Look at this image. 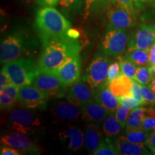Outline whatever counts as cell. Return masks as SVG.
<instances>
[{"label":"cell","instance_id":"6da1fadb","mask_svg":"<svg viewBox=\"0 0 155 155\" xmlns=\"http://www.w3.org/2000/svg\"><path fill=\"white\" fill-rule=\"evenodd\" d=\"M38 66L41 73L55 74L58 69L70 58L79 55L82 48L80 40L68 36L44 38Z\"/></svg>","mask_w":155,"mask_h":155},{"label":"cell","instance_id":"7a4b0ae2","mask_svg":"<svg viewBox=\"0 0 155 155\" xmlns=\"http://www.w3.org/2000/svg\"><path fill=\"white\" fill-rule=\"evenodd\" d=\"M38 46V40L26 31L17 30L2 40L0 61L5 64L20 58H28Z\"/></svg>","mask_w":155,"mask_h":155},{"label":"cell","instance_id":"3957f363","mask_svg":"<svg viewBox=\"0 0 155 155\" xmlns=\"http://www.w3.org/2000/svg\"><path fill=\"white\" fill-rule=\"evenodd\" d=\"M35 28L40 38H61L68 36L71 23L62 13L53 7L38 9L35 17Z\"/></svg>","mask_w":155,"mask_h":155},{"label":"cell","instance_id":"277c9868","mask_svg":"<svg viewBox=\"0 0 155 155\" xmlns=\"http://www.w3.org/2000/svg\"><path fill=\"white\" fill-rule=\"evenodd\" d=\"M2 70L9 75L12 83L19 88L32 85L40 73L38 64L30 58H20L8 62Z\"/></svg>","mask_w":155,"mask_h":155},{"label":"cell","instance_id":"5b68a950","mask_svg":"<svg viewBox=\"0 0 155 155\" xmlns=\"http://www.w3.org/2000/svg\"><path fill=\"white\" fill-rule=\"evenodd\" d=\"M111 59L104 52L98 51L83 75L82 79L92 89L108 84L107 75Z\"/></svg>","mask_w":155,"mask_h":155},{"label":"cell","instance_id":"8992f818","mask_svg":"<svg viewBox=\"0 0 155 155\" xmlns=\"http://www.w3.org/2000/svg\"><path fill=\"white\" fill-rule=\"evenodd\" d=\"M130 35V29L106 30L101 44V50L106 55L120 58L127 48Z\"/></svg>","mask_w":155,"mask_h":155},{"label":"cell","instance_id":"52a82bcc","mask_svg":"<svg viewBox=\"0 0 155 155\" xmlns=\"http://www.w3.org/2000/svg\"><path fill=\"white\" fill-rule=\"evenodd\" d=\"M32 85L43 93L49 99H57L65 96L68 87L56 75L41 72L37 75Z\"/></svg>","mask_w":155,"mask_h":155},{"label":"cell","instance_id":"ba28073f","mask_svg":"<svg viewBox=\"0 0 155 155\" xmlns=\"http://www.w3.org/2000/svg\"><path fill=\"white\" fill-rule=\"evenodd\" d=\"M9 123L12 130L25 134L41 126V121L38 116L25 108L12 109L9 115Z\"/></svg>","mask_w":155,"mask_h":155},{"label":"cell","instance_id":"9c48e42d","mask_svg":"<svg viewBox=\"0 0 155 155\" xmlns=\"http://www.w3.org/2000/svg\"><path fill=\"white\" fill-rule=\"evenodd\" d=\"M155 42V23H141L136 27L128 42L127 50H149Z\"/></svg>","mask_w":155,"mask_h":155},{"label":"cell","instance_id":"30bf717a","mask_svg":"<svg viewBox=\"0 0 155 155\" xmlns=\"http://www.w3.org/2000/svg\"><path fill=\"white\" fill-rule=\"evenodd\" d=\"M49 98L33 85L19 88L18 104L27 109H46Z\"/></svg>","mask_w":155,"mask_h":155},{"label":"cell","instance_id":"8fae6325","mask_svg":"<svg viewBox=\"0 0 155 155\" xmlns=\"http://www.w3.org/2000/svg\"><path fill=\"white\" fill-rule=\"evenodd\" d=\"M1 144L19 150L22 154H40L41 149L25 134L15 131L5 134L1 138Z\"/></svg>","mask_w":155,"mask_h":155},{"label":"cell","instance_id":"7c38bea8","mask_svg":"<svg viewBox=\"0 0 155 155\" xmlns=\"http://www.w3.org/2000/svg\"><path fill=\"white\" fill-rule=\"evenodd\" d=\"M136 17L127 9L113 6L108 12V24L106 30L131 29L135 25Z\"/></svg>","mask_w":155,"mask_h":155},{"label":"cell","instance_id":"4fadbf2b","mask_svg":"<svg viewBox=\"0 0 155 155\" xmlns=\"http://www.w3.org/2000/svg\"><path fill=\"white\" fill-rule=\"evenodd\" d=\"M81 58L79 55L70 58L58 69L55 75L67 86L81 79Z\"/></svg>","mask_w":155,"mask_h":155},{"label":"cell","instance_id":"5bb4252c","mask_svg":"<svg viewBox=\"0 0 155 155\" xmlns=\"http://www.w3.org/2000/svg\"><path fill=\"white\" fill-rule=\"evenodd\" d=\"M93 98L92 88L83 79L71 85L65 94V98L68 101L78 106H83Z\"/></svg>","mask_w":155,"mask_h":155},{"label":"cell","instance_id":"9a60e30c","mask_svg":"<svg viewBox=\"0 0 155 155\" xmlns=\"http://www.w3.org/2000/svg\"><path fill=\"white\" fill-rule=\"evenodd\" d=\"M54 119L58 122H71L78 120L81 116V106L69 101H60L51 108Z\"/></svg>","mask_w":155,"mask_h":155},{"label":"cell","instance_id":"2e32d148","mask_svg":"<svg viewBox=\"0 0 155 155\" xmlns=\"http://www.w3.org/2000/svg\"><path fill=\"white\" fill-rule=\"evenodd\" d=\"M81 117L88 124H99L103 121L108 112L94 98L81 106Z\"/></svg>","mask_w":155,"mask_h":155},{"label":"cell","instance_id":"e0dca14e","mask_svg":"<svg viewBox=\"0 0 155 155\" xmlns=\"http://www.w3.org/2000/svg\"><path fill=\"white\" fill-rule=\"evenodd\" d=\"M92 90L94 99L104 106L108 113H114L120 104L117 97L108 88V84H104Z\"/></svg>","mask_w":155,"mask_h":155},{"label":"cell","instance_id":"ac0fdd59","mask_svg":"<svg viewBox=\"0 0 155 155\" xmlns=\"http://www.w3.org/2000/svg\"><path fill=\"white\" fill-rule=\"evenodd\" d=\"M58 137L68 149L72 151L80 150L84 144V134L79 128L68 127L58 134Z\"/></svg>","mask_w":155,"mask_h":155},{"label":"cell","instance_id":"d6986e66","mask_svg":"<svg viewBox=\"0 0 155 155\" xmlns=\"http://www.w3.org/2000/svg\"><path fill=\"white\" fill-rule=\"evenodd\" d=\"M103 133L98 124H88L84 131V144L87 152L92 154L103 141Z\"/></svg>","mask_w":155,"mask_h":155},{"label":"cell","instance_id":"ffe728a7","mask_svg":"<svg viewBox=\"0 0 155 155\" xmlns=\"http://www.w3.org/2000/svg\"><path fill=\"white\" fill-rule=\"evenodd\" d=\"M120 154L140 155L150 154L144 144H136L127 139L125 136H119L114 141Z\"/></svg>","mask_w":155,"mask_h":155},{"label":"cell","instance_id":"44dd1931","mask_svg":"<svg viewBox=\"0 0 155 155\" xmlns=\"http://www.w3.org/2000/svg\"><path fill=\"white\" fill-rule=\"evenodd\" d=\"M19 87L14 84L9 85L0 89V108L3 111H10L14 109L18 104Z\"/></svg>","mask_w":155,"mask_h":155},{"label":"cell","instance_id":"7402d4cb","mask_svg":"<svg viewBox=\"0 0 155 155\" xmlns=\"http://www.w3.org/2000/svg\"><path fill=\"white\" fill-rule=\"evenodd\" d=\"M132 86V79L122 74L117 78L112 81L108 84V88L116 97H120L126 95H131Z\"/></svg>","mask_w":155,"mask_h":155},{"label":"cell","instance_id":"603a6c76","mask_svg":"<svg viewBox=\"0 0 155 155\" xmlns=\"http://www.w3.org/2000/svg\"><path fill=\"white\" fill-rule=\"evenodd\" d=\"M111 6V0H85V18L102 15Z\"/></svg>","mask_w":155,"mask_h":155},{"label":"cell","instance_id":"cb8c5ba5","mask_svg":"<svg viewBox=\"0 0 155 155\" xmlns=\"http://www.w3.org/2000/svg\"><path fill=\"white\" fill-rule=\"evenodd\" d=\"M124 127L116 118L114 113H108L102 121L103 132L106 137L116 138L120 134Z\"/></svg>","mask_w":155,"mask_h":155},{"label":"cell","instance_id":"d4e9b609","mask_svg":"<svg viewBox=\"0 0 155 155\" xmlns=\"http://www.w3.org/2000/svg\"><path fill=\"white\" fill-rule=\"evenodd\" d=\"M124 57L129 60L137 66H148L150 64V52L149 50L132 49L127 50V54Z\"/></svg>","mask_w":155,"mask_h":155},{"label":"cell","instance_id":"484cf974","mask_svg":"<svg viewBox=\"0 0 155 155\" xmlns=\"http://www.w3.org/2000/svg\"><path fill=\"white\" fill-rule=\"evenodd\" d=\"M146 108L137 107L133 108L128 116L126 127L131 128L134 129H141L143 119Z\"/></svg>","mask_w":155,"mask_h":155},{"label":"cell","instance_id":"4316f807","mask_svg":"<svg viewBox=\"0 0 155 155\" xmlns=\"http://www.w3.org/2000/svg\"><path fill=\"white\" fill-rule=\"evenodd\" d=\"M94 155H118L120 153L116 147L114 141H111V139L106 137L103 139L99 147L93 153Z\"/></svg>","mask_w":155,"mask_h":155},{"label":"cell","instance_id":"83f0119b","mask_svg":"<svg viewBox=\"0 0 155 155\" xmlns=\"http://www.w3.org/2000/svg\"><path fill=\"white\" fill-rule=\"evenodd\" d=\"M151 133L152 131H145L142 129H134L126 127L125 137L131 142L136 144H144L145 141Z\"/></svg>","mask_w":155,"mask_h":155},{"label":"cell","instance_id":"f1b7e54d","mask_svg":"<svg viewBox=\"0 0 155 155\" xmlns=\"http://www.w3.org/2000/svg\"><path fill=\"white\" fill-rule=\"evenodd\" d=\"M155 129V106H149L146 108L141 129L145 131H152Z\"/></svg>","mask_w":155,"mask_h":155},{"label":"cell","instance_id":"f546056e","mask_svg":"<svg viewBox=\"0 0 155 155\" xmlns=\"http://www.w3.org/2000/svg\"><path fill=\"white\" fill-rule=\"evenodd\" d=\"M154 77L152 74V68L148 66L138 67L136 73V80L141 85L147 86L153 80Z\"/></svg>","mask_w":155,"mask_h":155},{"label":"cell","instance_id":"4dcf8cb0","mask_svg":"<svg viewBox=\"0 0 155 155\" xmlns=\"http://www.w3.org/2000/svg\"><path fill=\"white\" fill-rule=\"evenodd\" d=\"M85 4V0H61L60 7L65 13L78 12Z\"/></svg>","mask_w":155,"mask_h":155},{"label":"cell","instance_id":"1f68e13d","mask_svg":"<svg viewBox=\"0 0 155 155\" xmlns=\"http://www.w3.org/2000/svg\"><path fill=\"white\" fill-rule=\"evenodd\" d=\"M119 59L122 74L130 78L132 80H136L137 65L124 57H121Z\"/></svg>","mask_w":155,"mask_h":155},{"label":"cell","instance_id":"d6a6232c","mask_svg":"<svg viewBox=\"0 0 155 155\" xmlns=\"http://www.w3.org/2000/svg\"><path fill=\"white\" fill-rule=\"evenodd\" d=\"M141 94L144 106H155V93L149 86L141 85Z\"/></svg>","mask_w":155,"mask_h":155},{"label":"cell","instance_id":"836d02e7","mask_svg":"<svg viewBox=\"0 0 155 155\" xmlns=\"http://www.w3.org/2000/svg\"><path fill=\"white\" fill-rule=\"evenodd\" d=\"M122 75L121 70V65H120L119 61H115L114 62H111L110 64L109 68H108V75H107V83L109 84L114 79L117 78L120 75Z\"/></svg>","mask_w":155,"mask_h":155},{"label":"cell","instance_id":"e575fe53","mask_svg":"<svg viewBox=\"0 0 155 155\" xmlns=\"http://www.w3.org/2000/svg\"><path fill=\"white\" fill-rule=\"evenodd\" d=\"M111 6H119L127 9L135 17L137 15V8L135 7L134 0H111Z\"/></svg>","mask_w":155,"mask_h":155},{"label":"cell","instance_id":"d590c367","mask_svg":"<svg viewBox=\"0 0 155 155\" xmlns=\"http://www.w3.org/2000/svg\"><path fill=\"white\" fill-rule=\"evenodd\" d=\"M130 108L121 105L116 108L115 112H114V115H115L116 118L121 123V124L124 128L126 127V124H127V119L129 115V113H130Z\"/></svg>","mask_w":155,"mask_h":155},{"label":"cell","instance_id":"8d00e7d4","mask_svg":"<svg viewBox=\"0 0 155 155\" xmlns=\"http://www.w3.org/2000/svg\"><path fill=\"white\" fill-rule=\"evenodd\" d=\"M117 98L121 105L130 108L131 110L141 106L140 103L137 100H136L131 95H126V96L117 97Z\"/></svg>","mask_w":155,"mask_h":155},{"label":"cell","instance_id":"74e56055","mask_svg":"<svg viewBox=\"0 0 155 155\" xmlns=\"http://www.w3.org/2000/svg\"><path fill=\"white\" fill-rule=\"evenodd\" d=\"M141 85L137 81L133 80V86L131 88V95L136 100H137L140 103L141 106H144V102L143 100L142 96L141 94Z\"/></svg>","mask_w":155,"mask_h":155},{"label":"cell","instance_id":"f35d334b","mask_svg":"<svg viewBox=\"0 0 155 155\" xmlns=\"http://www.w3.org/2000/svg\"><path fill=\"white\" fill-rule=\"evenodd\" d=\"M0 154L1 155H20V154H22V153L19 152V150H16V149L13 148V147L2 145L1 150H0Z\"/></svg>","mask_w":155,"mask_h":155},{"label":"cell","instance_id":"ab89813d","mask_svg":"<svg viewBox=\"0 0 155 155\" xmlns=\"http://www.w3.org/2000/svg\"><path fill=\"white\" fill-rule=\"evenodd\" d=\"M12 84V81L9 75L6 73L4 70H1L0 73V89H2L5 87Z\"/></svg>","mask_w":155,"mask_h":155},{"label":"cell","instance_id":"60d3db41","mask_svg":"<svg viewBox=\"0 0 155 155\" xmlns=\"http://www.w3.org/2000/svg\"><path fill=\"white\" fill-rule=\"evenodd\" d=\"M144 144L151 152L155 154V131L150 134L148 138L145 141Z\"/></svg>","mask_w":155,"mask_h":155},{"label":"cell","instance_id":"b9f144b4","mask_svg":"<svg viewBox=\"0 0 155 155\" xmlns=\"http://www.w3.org/2000/svg\"><path fill=\"white\" fill-rule=\"evenodd\" d=\"M61 0H36V3L40 7H55L59 4Z\"/></svg>","mask_w":155,"mask_h":155},{"label":"cell","instance_id":"7bdbcfd3","mask_svg":"<svg viewBox=\"0 0 155 155\" xmlns=\"http://www.w3.org/2000/svg\"><path fill=\"white\" fill-rule=\"evenodd\" d=\"M67 35L68 36L69 38L74 39V40H80L81 32H79V30H78V29L71 28L68 31Z\"/></svg>","mask_w":155,"mask_h":155},{"label":"cell","instance_id":"ee69618b","mask_svg":"<svg viewBox=\"0 0 155 155\" xmlns=\"http://www.w3.org/2000/svg\"><path fill=\"white\" fill-rule=\"evenodd\" d=\"M149 52H150V64H149V66L152 68L155 65V42L151 46L150 50H149Z\"/></svg>","mask_w":155,"mask_h":155},{"label":"cell","instance_id":"f6af8a7d","mask_svg":"<svg viewBox=\"0 0 155 155\" xmlns=\"http://www.w3.org/2000/svg\"><path fill=\"white\" fill-rule=\"evenodd\" d=\"M149 87H150L153 91L155 93V78H153V80L151 81V83L149 84Z\"/></svg>","mask_w":155,"mask_h":155},{"label":"cell","instance_id":"bcb514c9","mask_svg":"<svg viewBox=\"0 0 155 155\" xmlns=\"http://www.w3.org/2000/svg\"><path fill=\"white\" fill-rule=\"evenodd\" d=\"M148 1V0H134L135 3V7H139L141 5V3L144 2Z\"/></svg>","mask_w":155,"mask_h":155},{"label":"cell","instance_id":"7dc6e473","mask_svg":"<svg viewBox=\"0 0 155 155\" xmlns=\"http://www.w3.org/2000/svg\"><path fill=\"white\" fill-rule=\"evenodd\" d=\"M22 1L27 4H31V3L34 2H36V0H22Z\"/></svg>","mask_w":155,"mask_h":155},{"label":"cell","instance_id":"c3c4849f","mask_svg":"<svg viewBox=\"0 0 155 155\" xmlns=\"http://www.w3.org/2000/svg\"><path fill=\"white\" fill-rule=\"evenodd\" d=\"M152 70L153 77H154V78H155V65L153 67H152Z\"/></svg>","mask_w":155,"mask_h":155},{"label":"cell","instance_id":"681fc988","mask_svg":"<svg viewBox=\"0 0 155 155\" xmlns=\"http://www.w3.org/2000/svg\"><path fill=\"white\" fill-rule=\"evenodd\" d=\"M154 131H155V129H154Z\"/></svg>","mask_w":155,"mask_h":155}]
</instances>
